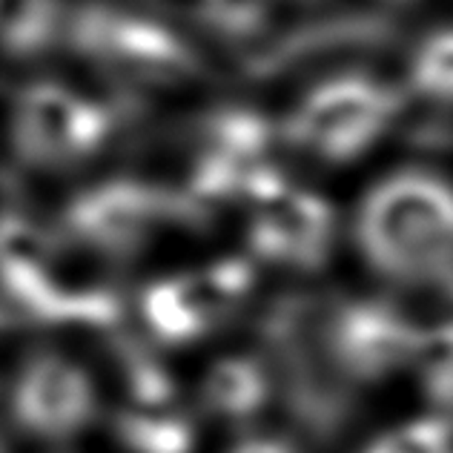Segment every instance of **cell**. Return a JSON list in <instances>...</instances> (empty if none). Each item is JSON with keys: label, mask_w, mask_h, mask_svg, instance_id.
<instances>
[{"label": "cell", "mask_w": 453, "mask_h": 453, "mask_svg": "<svg viewBox=\"0 0 453 453\" xmlns=\"http://www.w3.org/2000/svg\"><path fill=\"white\" fill-rule=\"evenodd\" d=\"M413 87L453 104V29L434 32L413 58Z\"/></svg>", "instance_id": "10"}, {"label": "cell", "mask_w": 453, "mask_h": 453, "mask_svg": "<svg viewBox=\"0 0 453 453\" xmlns=\"http://www.w3.org/2000/svg\"><path fill=\"white\" fill-rule=\"evenodd\" d=\"M230 453H299V450L284 442V439L253 436V439H244V442H238Z\"/></svg>", "instance_id": "11"}, {"label": "cell", "mask_w": 453, "mask_h": 453, "mask_svg": "<svg viewBox=\"0 0 453 453\" xmlns=\"http://www.w3.org/2000/svg\"><path fill=\"white\" fill-rule=\"evenodd\" d=\"M356 238L376 273L422 284L453 270V187L427 173H399L362 201Z\"/></svg>", "instance_id": "1"}, {"label": "cell", "mask_w": 453, "mask_h": 453, "mask_svg": "<svg viewBox=\"0 0 453 453\" xmlns=\"http://www.w3.org/2000/svg\"><path fill=\"white\" fill-rule=\"evenodd\" d=\"M216 304L207 302V290L196 279L164 281L147 290L144 313L150 327L166 342H187L201 336L210 325Z\"/></svg>", "instance_id": "8"}, {"label": "cell", "mask_w": 453, "mask_h": 453, "mask_svg": "<svg viewBox=\"0 0 453 453\" xmlns=\"http://www.w3.org/2000/svg\"><path fill=\"white\" fill-rule=\"evenodd\" d=\"M333 230L330 207L316 196L276 198L253 226V244L265 258L288 265H316L327 253Z\"/></svg>", "instance_id": "5"}, {"label": "cell", "mask_w": 453, "mask_h": 453, "mask_svg": "<svg viewBox=\"0 0 453 453\" xmlns=\"http://www.w3.org/2000/svg\"><path fill=\"white\" fill-rule=\"evenodd\" d=\"M333 350L359 376H379L416 350V336L385 307H350L336 321Z\"/></svg>", "instance_id": "7"}, {"label": "cell", "mask_w": 453, "mask_h": 453, "mask_svg": "<svg viewBox=\"0 0 453 453\" xmlns=\"http://www.w3.org/2000/svg\"><path fill=\"white\" fill-rule=\"evenodd\" d=\"M204 396L221 416H250L267 396L265 371L250 359H224L207 373Z\"/></svg>", "instance_id": "9"}, {"label": "cell", "mask_w": 453, "mask_h": 453, "mask_svg": "<svg viewBox=\"0 0 453 453\" xmlns=\"http://www.w3.org/2000/svg\"><path fill=\"white\" fill-rule=\"evenodd\" d=\"M4 327H6V313H4V307H0V333H4Z\"/></svg>", "instance_id": "13"}, {"label": "cell", "mask_w": 453, "mask_h": 453, "mask_svg": "<svg viewBox=\"0 0 453 453\" xmlns=\"http://www.w3.org/2000/svg\"><path fill=\"white\" fill-rule=\"evenodd\" d=\"M164 216V201L152 196L150 189L135 184H115L81 198L73 210V224L83 238L95 244L127 250L150 235L152 224Z\"/></svg>", "instance_id": "6"}, {"label": "cell", "mask_w": 453, "mask_h": 453, "mask_svg": "<svg viewBox=\"0 0 453 453\" xmlns=\"http://www.w3.org/2000/svg\"><path fill=\"white\" fill-rule=\"evenodd\" d=\"M367 453H396V450H393V448H390V442H388V439H385V442H379L376 448H371V450H367Z\"/></svg>", "instance_id": "12"}, {"label": "cell", "mask_w": 453, "mask_h": 453, "mask_svg": "<svg viewBox=\"0 0 453 453\" xmlns=\"http://www.w3.org/2000/svg\"><path fill=\"white\" fill-rule=\"evenodd\" d=\"M98 408L89 373L66 356H32L12 379L9 419L20 434L61 442L81 434Z\"/></svg>", "instance_id": "4"}, {"label": "cell", "mask_w": 453, "mask_h": 453, "mask_svg": "<svg viewBox=\"0 0 453 453\" xmlns=\"http://www.w3.org/2000/svg\"><path fill=\"white\" fill-rule=\"evenodd\" d=\"M396 92L367 78H336L316 87L293 112V144L325 161H350L385 133L396 115Z\"/></svg>", "instance_id": "2"}, {"label": "cell", "mask_w": 453, "mask_h": 453, "mask_svg": "<svg viewBox=\"0 0 453 453\" xmlns=\"http://www.w3.org/2000/svg\"><path fill=\"white\" fill-rule=\"evenodd\" d=\"M104 135L101 106L58 83H32L12 104V150L29 166L52 170L75 164L98 150Z\"/></svg>", "instance_id": "3"}]
</instances>
